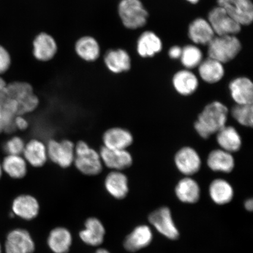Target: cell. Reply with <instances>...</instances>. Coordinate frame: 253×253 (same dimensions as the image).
<instances>
[{
	"mask_svg": "<svg viewBox=\"0 0 253 253\" xmlns=\"http://www.w3.org/2000/svg\"><path fill=\"white\" fill-rule=\"evenodd\" d=\"M99 154L103 164L114 170L121 171L132 164V156L126 150H113L103 147Z\"/></svg>",
	"mask_w": 253,
	"mask_h": 253,
	"instance_id": "cell-12",
	"label": "cell"
},
{
	"mask_svg": "<svg viewBox=\"0 0 253 253\" xmlns=\"http://www.w3.org/2000/svg\"><path fill=\"white\" fill-rule=\"evenodd\" d=\"M186 1L191 3V4H197L199 1V0H186Z\"/></svg>",
	"mask_w": 253,
	"mask_h": 253,
	"instance_id": "cell-43",
	"label": "cell"
},
{
	"mask_svg": "<svg viewBox=\"0 0 253 253\" xmlns=\"http://www.w3.org/2000/svg\"><path fill=\"white\" fill-rule=\"evenodd\" d=\"M153 240V233L149 226L140 225L126 237L123 245L129 252H135L149 246Z\"/></svg>",
	"mask_w": 253,
	"mask_h": 253,
	"instance_id": "cell-13",
	"label": "cell"
},
{
	"mask_svg": "<svg viewBox=\"0 0 253 253\" xmlns=\"http://www.w3.org/2000/svg\"><path fill=\"white\" fill-rule=\"evenodd\" d=\"M163 43L159 37L151 31H145L139 38L137 51L142 58H150L161 51Z\"/></svg>",
	"mask_w": 253,
	"mask_h": 253,
	"instance_id": "cell-29",
	"label": "cell"
},
{
	"mask_svg": "<svg viewBox=\"0 0 253 253\" xmlns=\"http://www.w3.org/2000/svg\"><path fill=\"white\" fill-rule=\"evenodd\" d=\"M56 51L55 41L48 34H40L34 41V55L41 61H49Z\"/></svg>",
	"mask_w": 253,
	"mask_h": 253,
	"instance_id": "cell-28",
	"label": "cell"
},
{
	"mask_svg": "<svg viewBox=\"0 0 253 253\" xmlns=\"http://www.w3.org/2000/svg\"><path fill=\"white\" fill-rule=\"evenodd\" d=\"M74 163L79 171L84 175H96L103 169L100 154L84 141H79L75 146Z\"/></svg>",
	"mask_w": 253,
	"mask_h": 253,
	"instance_id": "cell-4",
	"label": "cell"
},
{
	"mask_svg": "<svg viewBox=\"0 0 253 253\" xmlns=\"http://www.w3.org/2000/svg\"><path fill=\"white\" fill-rule=\"evenodd\" d=\"M208 45L209 58L223 64L235 59L242 47L235 36H215Z\"/></svg>",
	"mask_w": 253,
	"mask_h": 253,
	"instance_id": "cell-3",
	"label": "cell"
},
{
	"mask_svg": "<svg viewBox=\"0 0 253 253\" xmlns=\"http://www.w3.org/2000/svg\"><path fill=\"white\" fill-rule=\"evenodd\" d=\"M229 110L218 101L208 104L195 122L194 128L202 138L208 139L226 126Z\"/></svg>",
	"mask_w": 253,
	"mask_h": 253,
	"instance_id": "cell-2",
	"label": "cell"
},
{
	"mask_svg": "<svg viewBox=\"0 0 253 253\" xmlns=\"http://www.w3.org/2000/svg\"><path fill=\"white\" fill-rule=\"evenodd\" d=\"M85 229L79 233V237L85 244L98 246L104 242L106 229L99 219L89 217L84 224Z\"/></svg>",
	"mask_w": 253,
	"mask_h": 253,
	"instance_id": "cell-16",
	"label": "cell"
},
{
	"mask_svg": "<svg viewBox=\"0 0 253 253\" xmlns=\"http://www.w3.org/2000/svg\"><path fill=\"white\" fill-rule=\"evenodd\" d=\"M104 62L111 72L115 74L126 72L131 68V58L126 50H111L104 57Z\"/></svg>",
	"mask_w": 253,
	"mask_h": 253,
	"instance_id": "cell-30",
	"label": "cell"
},
{
	"mask_svg": "<svg viewBox=\"0 0 253 253\" xmlns=\"http://www.w3.org/2000/svg\"><path fill=\"white\" fill-rule=\"evenodd\" d=\"M5 249L6 253H34L36 245L27 230L17 229L8 234Z\"/></svg>",
	"mask_w": 253,
	"mask_h": 253,
	"instance_id": "cell-11",
	"label": "cell"
},
{
	"mask_svg": "<svg viewBox=\"0 0 253 253\" xmlns=\"http://www.w3.org/2000/svg\"><path fill=\"white\" fill-rule=\"evenodd\" d=\"M177 198L183 203L194 204L201 197V188L198 183L190 176H186L177 183L175 189Z\"/></svg>",
	"mask_w": 253,
	"mask_h": 253,
	"instance_id": "cell-19",
	"label": "cell"
},
{
	"mask_svg": "<svg viewBox=\"0 0 253 253\" xmlns=\"http://www.w3.org/2000/svg\"><path fill=\"white\" fill-rule=\"evenodd\" d=\"M107 192L113 198L123 199L128 193L127 177L120 170H113L106 176L104 181Z\"/></svg>",
	"mask_w": 253,
	"mask_h": 253,
	"instance_id": "cell-21",
	"label": "cell"
},
{
	"mask_svg": "<svg viewBox=\"0 0 253 253\" xmlns=\"http://www.w3.org/2000/svg\"><path fill=\"white\" fill-rule=\"evenodd\" d=\"M47 243L53 253H68L72 244V234L65 227H56L50 231Z\"/></svg>",
	"mask_w": 253,
	"mask_h": 253,
	"instance_id": "cell-23",
	"label": "cell"
},
{
	"mask_svg": "<svg viewBox=\"0 0 253 253\" xmlns=\"http://www.w3.org/2000/svg\"><path fill=\"white\" fill-rule=\"evenodd\" d=\"M175 166L180 172L186 176H191L200 170L202 161L194 148L185 147L177 152L174 158Z\"/></svg>",
	"mask_w": 253,
	"mask_h": 253,
	"instance_id": "cell-10",
	"label": "cell"
},
{
	"mask_svg": "<svg viewBox=\"0 0 253 253\" xmlns=\"http://www.w3.org/2000/svg\"><path fill=\"white\" fill-rule=\"evenodd\" d=\"M7 84L6 83L4 79L1 77L0 76V92H1L5 89L6 86H7Z\"/></svg>",
	"mask_w": 253,
	"mask_h": 253,
	"instance_id": "cell-41",
	"label": "cell"
},
{
	"mask_svg": "<svg viewBox=\"0 0 253 253\" xmlns=\"http://www.w3.org/2000/svg\"><path fill=\"white\" fill-rule=\"evenodd\" d=\"M216 134L217 142L220 149L233 154L239 151L241 148V136L233 126H224Z\"/></svg>",
	"mask_w": 253,
	"mask_h": 253,
	"instance_id": "cell-24",
	"label": "cell"
},
{
	"mask_svg": "<svg viewBox=\"0 0 253 253\" xmlns=\"http://www.w3.org/2000/svg\"><path fill=\"white\" fill-rule=\"evenodd\" d=\"M15 128L25 130L28 126V122L23 116H17L15 117L14 121Z\"/></svg>",
	"mask_w": 253,
	"mask_h": 253,
	"instance_id": "cell-37",
	"label": "cell"
},
{
	"mask_svg": "<svg viewBox=\"0 0 253 253\" xmlns=\"http://www.w3.org/2000/svg\"><path fill=\"white\" fill-rule=\"evenodd\" d=\"M188 36L195 43L206 45L213 39L215 34L208 21L199 18L189 25Z\"/></svg>",
	"mask_w": 253,
	"mask_h": 253,
	"instance_id": "cell-20",
	"label": "cell"
},
{
	"mask_svg": "<svg viewBox=\"0 0 253 253\" xmlns=\"http://www.w3.org/2000/svg\"><path fill=\"white\" fill-rule=\"evenodd\" d=\"M75 49L81 58L88 62L96 61L100 55L99 43L90 37H84L79 39L76 43Z\"/></svg>",
	"mask_w": 253,
	"mask_h": 253,
	"instance_id": "cell-32",
	"label": "cell"
},
{
	"mask_svg": "<svg viewBox=\"0 0 253 253\" xmlns=\"http://www.w3.org/2000/svg\"><path fill=\"white\" fill-rule=\"evenodd\" d=\"M94 253H110L107 250L105 249H99L97 250L96 252Z\"/></svg>",
	"mask_w": 253,
	"mask_h": 253,
	"instance_id": "cell-42",
	"label": "cell"
},
{
	"mask_svg": "<svg viewBox=\"0 0 253 253\" xmlns=\"http://www.w3.org/2000/svg\"><path fill=\"white\" fill-rule=\"evenodd\" d=\"M0 253H1V244H0Z\"/></svg>",
	"mask_w": 253,
	"mask_h": 253,
	"instance_id": "cell-45",
	"label": "cell"
},
{
	"mask_svg": "<svg viewBox=\"0 0 253 253\" xmlns=\"http://www.w3.org/2000/svg\"><path fill=\"white\" fill-rule=\"evenodd\" d=\"M3 170L2 168V164L1 161H0V179H1L2 175Z\"/></svg>",
	"mask_w": 253,
	"mask_h": 253,
	"instance_id": "cell-44",
	"label": "cell"
},
{
	"mask_svg": "<svg viewBox=\"0 0 253 253\" xmlns=\"http://www.w3.org/2000/svg\"><path fill=\"white\" fill-rule=\"evenodd\" d=\"M11 59L8 50L0 45V75L5 74L10 67Z\"/></svg>",
	"mask_w": 253,
	"mask_h": 253,
	"instance_id": "cell-36",
	"label": "cell"
},
{
	"mask_svg": "<svg viewBox=\"0 0 253 253\" xmlns=\"http://www.w3.org/2000/svg\"><path fill=\"white\" fill-rule=\"evenodd\" d=\"M245 208L246 210L249 211H252L253 210V201L252 199H248L245 202Z\"/></svg>",
	"mask_w": 253,
	"mask_h": 253,
	"instance_id": "cell-40",
	"label": "cell"
},
{
	"mask_svg": "<svg viewBox=\"0 0 253 253\" xmlns=\"http://www.w3.org/2000/svg\"><path fill=\"white\" fill-rule=\"evenodd\" d=\"M148 221L158 233L166 238L172 240L179 238V230L169 208L161 207L153 211L148 216Z\"/></svg>",
	"mask_w": 253,
	"mask_h": 253,
	"instance_id": "cell-7",
	"label": "cell"
},
{
	"mask_svg": "<svg viewBox=\"0 0 253 253\" xmlns=\"http://www.w3.org/2000/svg\"><path fill=\"white\" fill-rule=\"evenodd\" d=\"M172 84L177 93L188 96L198 90L199 81L194 73L186 69L177 72L173 75Z\"/></svg>",
	"mask_w": 253,
	"mask_h": 253,
	"instance_id": "cell-18",
	"label": "cell"
},
{
	"mask_svg": "<svg viewBox=\"0 0 253 253\" xmlns=\"http://www.w3.org/2000/svg\"><path fill=\"white\" fill-rule=\"evenodd\" d=\"M182 48L178 46H174L169 50V55L173 59H180L182 54Z\"/></svg>",
	"mask_w": 253,
	"mask_h": 253,
	"instance_id": "cell-38",
	"label": "cell"
},
{
	"mask_svg": "<svg viewBox=\"0 0 253 253\" xmlns=\"http://www.w3.org/2000/svg\"><path fill=\"white\" fill-rule=\"evenodd\" d=\"M3 172L13 179H21L27 173V163L21 155H7L2 160Z\"/></svg>",
	"mask_w": 253,
	"mask_h": 253,
	"instance_id": "cell-31",
	"label": "cell"
},
{
	"mask_svg": "<svg viewBox=\"0 0 253 253\" xmlns=\"http://www.w3.org/2000/svg\"><path fill=\"white\" fill-rule=\"evenodd\" d=\"M209 194L214 203L224 205L230 203L234 197V189L229 182L223 179H216L211 183Z\"/></svg>",
	"mask_w": 253,
	"mask_h": 253,
	"instance_id": "cell-27",
	"label": "cell"
},
{
	"mask_svg": "<svg viewBox=\"0 0 253 253\" xmlns=\"http://www.w3.org/2000/svg\"><path fill=\"white\" fill-rule=\"evenodd\" d=\"M229 90L231 97L236 104H253V84L248 78L233 79L229 84Z\"/></svg>",
	"mask_w": 253,
	"mask_h": 253,
	"instance_id": "cell-14",
	"label": "cell"
},
{
	"mask_svg": "<svg viewBox=\"0 0 253 253\" xmlns=\"http://www.w3.org/2000/svg\"><path fill=\"white\" fill-rule=\"evenodd\" d=\"M198 72L202 80L208 84H213L222 79L225 71L222 63L208 57L199 65Z\"/></svg>",
	"mask_w": 253,
	"mask_h": 253,
	"instance_id": "cell-26",
	"label": "cell"
},
{
	"mask_svg": "<svg viewBox=\"0 0 253 253\" xmlns=\"http://www.w3.org/2000/svg\"><path fill=\"white\" fill-rule=\"evenodd\" d=\"M5 120L4 117H3L2 113L0 110V134L3 132H5Z\"/></svg>",
	"mask_w": 253,
	"mask_h": 253,
	"instance_id": "cell-39",
	"label": "cell"
},
{
	"mask_svg": "<svg viewBox=\"0 0 253 253\" xmlns=\"http://www.w3.org/2000/svg\"><path fill=\"white\" fill-rule=\"evenodd\" d=\"M14 215L22 219L31 220L40 212V204L36 198L30 195H21L16 198L12 205Z\"/></svg>",
	"mask_w": 253,
	"mask_h": 253,
	"instance_id": "cell-15",
	"label": "cell"
},
{
	"mask_svg": "<svg viewBox=\"0 0 253 253\" xmlns=\"http://www.w3.org/2000/svg\"><path fill=\"white\" fill-rule=\"evenodd\" d=\"M39 104L33 87L26 82H12L0 92V110L7 122H13L16 116L33 112Z\"/></svg>",
	"mask_w": 253,
	"mask_h": 253,
	"instance_id": "cell-1",
	"label": "cell"
},
{
	"mask_svg": "<svg viewBox=\"0 0 253 253\" xmlns=\"http://www.w3.org/2000/svg\"><path fill=\"white\" fill-rule=\"evenodd\" d=\"M103 140L104 147L113 150H126L133 142V136L127 129L115 127L104 132Z\"/></svg>",
	"mask_w": 253,
	"mask_h": 253,
	"instance_id": "cell-17",
	"label": "cell"
},
{
	"mask_svg": "<svg viewBox=\"0 0 253 253\" xmlns=\"http://www.w3.org/2000/svg\"><path fill=\"white\" fill-rule=\"evenodd\" d=\"M119 13L125 26L131 30L144 27L148 17V12L140 0H122Z\"/></svg>",
	"mask_w": 253,
	"mask_h": 253,
	"instance_id": "cell-5",
	"label": "cell"
},
{
	"mask_svg": "<svg viewBox=\"0 0 253 253\" xmlns=\"http://www.w3.org/2000/svg\"><path fill=\"white\" fill-rule=\"evenodd\" d=\"M23 155L27 163L34 167H42L48 158L46 145L38 140L25 144Z\"/></svg>",
	"mask_w": 253,
	"mask_h": 253,
	"instance_id": "cell-25",
	"label": "cell"
},
{
	"mask_svg": "<svg viewBox=\"0 0 253 253\" xmlns=\"http://www.w3.org/2000/svg\"><path fill=\"white\" fill-rule=\"evenodd\" d=\"M47 157L62 168L70 167L75 159V145L69 140H50L46 146Z\"/></svg>",
	"mask_w": 253,
	"mask_h": 253,
	"instance_id": "cell-9",
	"label": "cell"
},
{
	"mask_svg": "<svg viewBox=\"0 0 253 253\" xmlns=\"http://www.w3.org/2000/svg\"><path fill=\"white\" fill-rule=\"evenodd\" d=\"M25 145L23 139L14 136L5 142L3 150L7 155H23Z\"/></svg>",
	"mask_w": 253,
	"mask_h": 253,
	"instance_id": "cell-35",
	"label": "cell"
},
{
	"mask_svg": "<svg viewBox=\"0 0 253 253\" xmlns=\"http://www.w3.org/2000/svg\"><path fill=\"white\" fill-rule=\"evenodd\" d=\"M233 118L240 125L252 127L253 124V104H236L231 111Z\"/></svg>",
	"mask_w": 253,
	"mask_h": 253,
	"instance_id": "cell-34",
	"label": "cell"
},
{
	"mask_svg": "<svg viewBox=\"0 0 253 253\" xmlns=\"http://www.w3.org/2000/svg\"><path fill=\"white\" fill-rule=\"evenodd\" d=\"M207 164L213 171L230 173L235 169V160L232 153L220 148L211 152Z\"/></svg>",
	"mask_w": 253,
	"mask_h": 253,
	"instance_id": "cell-22",
	"label": "cell"
},
{
	"mask_svg": "<svg viewBox=\"0 0 253 253\" xmlns=\"http://www.w3.org/2000/svg\"><path fill=\"white\" fill-rule=\"evenodd\" d=\"M217 4L242 26L252 23L253 5L251 0H217Z\"/></svg>",
	"mask_w": 253,
	"mask_h": 253,
	"instance_id": "cell-8",
	"label": "cell"
},
{
	"mask_svg": "<svg viewBox=\"0 0 253 253\" xmlns=\"http://www.w3.org/2000/svg\"><path fill=\"white\" fill-rule=\"evenodd\" d=\"M182 64L186 69L198 67L203 61V53L198 47L192 45L185 46L182 49Z\"/></svg>",
	"mask_w": 253,
	"mask_h": 253,
	"instance_id": "cell-33",
	"label": "cell"
},
{
	"mask_svg": "<svg viewBox=\"0 0 253 253\" xmlns=\"http://www.w3.org/2000/svg\"><path fill=\"white\" fill-rule=\"evenodd\" d=\"M208 21L217 36H235L242 30V25L219 6L210 11Z\"/></svg>",
	"mask_w": 253,
	"mask_h": 253,
	"instance_id": "cell-6",
	"label": "cell"
}]
</instances>
